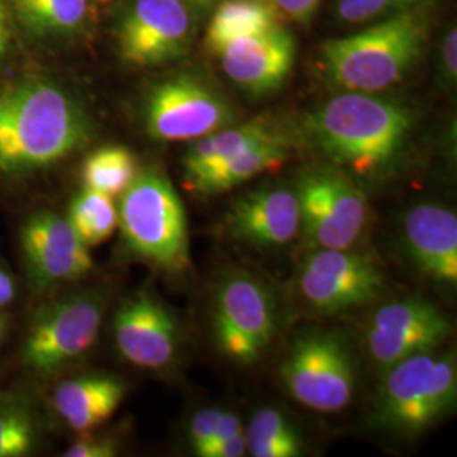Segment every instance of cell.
I'll list each match as a JSON object with an SVG mask.
<instances>
[{
	"label": "cell",
	"instance_id": "1",
	"mask_svg": "<svg viewBox=\"0 0 457 457\" xmlns=\"http://www.w3.org/2000/svg\"><path fill=\"white\" fill-rule=\"evenodd\" d=\"M82 105L46 80L0 87V175L19 179L63 162L88 141Z\"/></svg>",
	"mask_w": 457,
	"mask_h": 457
},
{
	"label": "cell",
	"instance_id": "2",
	"mask_svg": "<svg viewBox=\"0 0 457 457\" xmlns=\"http://www.w3.org/2000/svg\"><path fill=\"white\" fill-rule=\"evenodd\" d=\"M317 145L336 163L362 177L392 163L411 129L409 111L388 98L347 92L326 102L311 119Z\"/></svg>",
	"mask_w": 457,
	"mask_h": 457
},
{
	"label": "cell",
	"instance_id": "3",
	"mask_svg": "<svg viewBox=\"0 0 457 457\" xmlns=\"http://www.w3.org/2000/svg\"><path fill=\"white\" fill-rule=\"evenodd\" d=\"M424 39V19L410 9L353 36L328 39L322 46V63L330 80L344 90L376 94L403 79Z\"/></svg>",
	"mask_w": 457,
	"mask_h": 457
},
{
	"label": "cell",
	"instance_id": "4",
	"mask_svg": "<svg viewBox=\"0 0 457 457\" xmlns=\"http://www.w3.org/2000/svg\"><path fill=\"white\" fill-rule=\"evenodd\" d=\"M117 212V228L137 258L173 273L190 266L187 215L173 185L162 173H137L120 195Z\"/></svg>",
	"mask_w": 457,
	"mask_h": 457
},
{
	"label": "cell",
	"instance_id": "5",
	"mask_svg": "<svg viewBox=\"0 0 457 457\" xmlns=\"http://www.w3.org/2000/svg\"><path fill=\"white\" fill-rule=\"evenodd\" d=\"M456 362L432 353L411 356L386 370L378 398L379 424L405 434L422 432L454 407Z\"/></svg>",
	"mask_w": 457,
	"mask_h": 457
},
{
	"label": "cell",
	"instance_id": "6",
	"mask_svg": "<svg viewBox=\"0 0 457 457\" xmlns=\"http://www.w3.org/2000/svg\"><path fill=\"white\" fill-rule=\"evenodd\" d=\"M279 376L298 403L320 413L345 409L356 388L353 354L343 337L332 332L300 336L283 361Z\"/></svg>",
	"mask_w": 457,
	"mask_h": 457
},
{
	"label": "cell",
	"instance_id": "7",
	"mask_svg": "<svg viewBox=\"0 0 457 457\" xmlns=\"http://www.w3.org/2000/svg\"><path fill=\"white\" fill-rule=\"evenodd\" d=\"M104 303L96 295H70L34 315L21 358L36 375H54L97 341Z\"/></svg>",
	"mask_w": 457,
	"mask_h": 457
},
{
	"label": "cell",
	"instance_id": "8",
	"mask_svg": "<svg viewBox=\"0 0 457 457\" xmlns=\"http://www.w3.org/2000/svg\"><path fill=\"white\" fill-rule=\"evenodd\" d=\"M275 332V303L262 281L249 273L226 278L213 300V337L219 353L239 366H249L262 360Z\"/></svg>",
	"mask_w": 457,
	"mask_h": 457
},
{
	"label": "cell",
	"instance_id": "9",
	"mask_svg": "<svg viewBox=\"0 0 457 457\" xmlns=\"http://www.w3.org/2000/svg\"><path fill=\"white\" fill-rule=\"evenodd\" d=\"M300 230L319 249H347L360 239L368 220V204L356 183L341 171L307 173L295 190Z\"/></svg>",
	"mask_w": 457,
	"mask_h": 457
},
{
	"label": "cell",
	"instance_id": "10",
	"mask_svg": "<svg viewBox=\"0 0 457 457\" xmlns=\"http://www.w3.org/2000/svg\"><path fill=\"white\" fill-rule=\"evenodd\" d=\"M234 114L228 102L194 77H175L156 85L146 98L145 122L156 141H196L228 128Z\"/></svg>",
	"mask_w": 457,
	"mask_h": 457
},
{
	"label": "cell",
	"instance_id": "11",
	"mask_svg": "<svg viewBox=\"0 0 457 457\" xmlns=\"http://www.w3.org/2000/svg\"><path fill=\"white\" fill-rule=\"evenodd\" d=\"M298 288L305 302L324 313L358 309L385 290V275L368 254L347 249H319L300 271Z\"/></svg>",
	"mask_w": 457,
	"mask_h": 457
},
{
	"label": "cell",
	"instance_id": "12",
	"mask_svg": "<svg viewBox=\"0 0 457 457\" xmlns=\"http://www.w3.org/2000/svg\"><path fill=\"white\" fill-rule=\"evenodd\" d=\"M451 332V322L436 305L424 298H405L376 311L366 345L376 364L386 371L411 356L434 353Z\"/></svg>",
	"mask_w": 457,
	"mask_h": 457
},
{
	"label": "cell",
	"instance_id": "13",
	"mask_svg": "<svg viewBox=\"0 0 457 457\" xmlns=\"http://www.w3.org/2000/svg\"><path fill=\"white\" fill-rule=\"evenodd\" d=\"M190 16L181 0H136L119 28V51L126 63L160 65L187 46Z\"/></svg>",
	"mask_w": 457,
	"mask_h": 457
},
{
	"label": "cell",
	"instance_id": "14",
	"mask_svg": "<svg viewBox=\"0 0 457 457\" xmlns=\"http://www.w3.org/2000/svg\"><path fill=\"white\" fill-rule=\"evenodd\" d=\"M21 249L28 277L39 288L80 279L94 268L90 247L56 213L29 217L21 230Z\"/></svg>",
	"mask_w": 457,
	"mask_h": 457
},
{
	"label": "cell",
	"instance_id": "15",
	"mask_svg": "<svg viewBox=\"0 0 457 457\" xmlns=\"http://www.w3.org/2000/svg\"><path fill=\"white\" fill-rule=\"evenodd\" d=\"M115 345L120 356L141 370L168 368L179 349L173 313L149 292H137L115 312Z\"/></svg>",
	"mask_w": 457,
	"mask_h": 457
},
{
	"label": "cell",
	"instance_id": "16",
	"mask_svg": "<svg viewBox=\"0 0 457 457\" xmlns=\"http://www.w3.org/2000/svg\"><path fill=\"white\" fill-rule=\"evenodd\" d=\"M217 56L236 85L251 94H268L287 82L294 68V37L278 26L239 37L220 49Z\"/></svg>",
	"mask_w": 457,
	"mask_h": 457
},
{
	"label": "cell",
	"instance_id": "17",
	"mask_svg": "<svg viewBox=\"0 0 457 457\" xmlns=\"http://www.w3.org/2000/svg\"><path fill=\"white\" fill-rule=\"evenodd\" d=\"M228 234L254 247H281L300 232V205L295 190L260 188L239 196L226 217Z\"/></svg>",
	"mask_w": 457,
	"mask_h": 457
},
{
	"label": "cell",
	"instance_id": "18",
	"mask_svg": "<svg viewBox=\"0 0 457 457\" xmlns=\"http://www.w3.org/2000/svg\"><path fill=\"white\" fill-rule=\"evenodd\" d=\"M403 237L411 260L424 275L456 285V213L437 204H420L405 215Z\"/></svg>",
	"mask_w": 457,
	"mask_h": 457
},
{
	"label": "cell",
	"instance_id": "19",
	"mask_svg": "<svg viewBox=\"0 0 457 457\" xmlns=\"http://www.w3.org/2000/svg\"><path fill=\"white\" fill-rule=\"evenodd\" d=\"M126 392V383L115 376H80L56 386L53 405L71 430L87 434L112 419Z\"/></svg>",
	"mask_w": 457,
	"mask_h": 457
},
{
	"label": "cell",
	"instance_id": "20",
	"mask_svg": "<svg viewBox=\"0 0 457 457\" xmlns=\"http://www.w3.org/2000/svg\"><path fill=\"white\" fill-rule=\"evenodd\" d=\"M288 156V151L279 136L264 139L262 143L236 154L226 163L213 168L212 171L187 183L192 192L200 195L211 196L226 194L232 188L241 187L264 171L277 168Z\"/></svg>",
	"mask_w": 457,
	"mask_h": 457
},
{
	"label": "cell",
	"instance_id": "21",
	"mask_svg": "<svg viewBox=\"0 0 457 457\" xmlns=\"http://www.w3.org/2000/svg\"><path fill=\"white\" fill-rule=\"evenodd\" d=\"M277 136L264 120H253L236 128H224L196 139L183 158L187 183L212 171L264 139Z\"/></svg>",
	"mask_w": 457,
	"mask_h": 457
},
{
	"label": "cell",
	"instance_id": "22",
	"mask_svg": "<svg viewBox=\"0 0 457 457\" xmlns=\"http://www.w3.org/2000/svg\"><path fill=\"white\" fill-rule=\"evenodd\" d=\"M278 14L262 0H224L213 12L205 43L217 54L228 43L275 29Z\"/></svg>",
	"mask_w": 457,
	"mask_h": 457
},
{
	"label": "cell",
	"instance_id": "23",
	"mask_svg": "<svg viewBox=\"0 0 457 457\" xmlns=\"http://www.w3.org/2000/svg\"><path fill=\"white\" fill-rule=\"evenodd\" d=\"M66 220L87 247L102 245L119 226L114 196L83 187L82 192L71 200Z\"/></svg>",
	"mask_w": 457,
	"mask_h": 457
},
{
	"label": "cell",
	"instance_id": "24",
	"mask_svg": "<svg viewBox=\"0 0 457 457\" xmlns=\"http://www.w3.org/2000/svg\"><path fill=\"white\" fill-rule=\"evenodd\" d=\"M249 454L254 457H296L302 439L294 424L277 409H260L245 430Z\"/></svg>",
	"mask_w": 457,
	"mask_h": 457
},
{
	"label": "cell",
	"instance_id": "25",
	"mask_svg": "<svg viewBox=\"0 0 457 457\" xmlns=\"http://www.w3.org/2000/svg\"><path fill=\"white\" fill-rule=\"evenodd\" d=\"M137 173V162L128 147L104 146L85 160L83 187L115 198L131 187Z\"/></svg>",
	"mask_w": 457,
	"mask_h": 457
},
{
	"label": "cell",
	"instance_id": "26",
	"mask_svg": "<svg viewBox=\"0 0 457 457\" xmlns=\"http://www.w3.org/2000/svg\"><path fill=\"white\" fill-rule=\"evenodd\" d=\"M21 21L37 34L75 31L87 16V0H16Z\"/></svg>",
	"mask_w": 457,
	"mask_h": 457
},
{
	"label": "cell",
	"instance_id": "27",
	"mask_svg": "<svg viewBox=\"0 0 457 457\" xmlns=\"http://www.w3.org/2000/svg\"><path fill=\"white\" fill-rule=\"evenodd\" d=\"M36 444L33 413L22 402L0 403V457L31 454Z\"/></svg>",
	"mask_w": 457,
	"mask_h": 457
},
{
	"label": "cell",
	"instance_id": "28",
	"mask_svg": "<svg viewBox=\"0 0 457 457\" xmlns=\"http://www.w3.org/2000/svg\"><path fill=\"white\" fill-rule=\"evenodd\" d=\"M420 0H339L337 16L347 24H362L410 11Z\"/></svg>",
	"mask_w": 457,
	"mask_h": 457
},
{
	"label": "cell",
	"instance_id": "29",
	"mask_svg": "<svg viewBox=\"0 0 457 457\" xmlns=\"http://www.w3.org/2000/svg\"><path fill=\"white\" fill-rule=\"evenodd\" d=\"M219 417H220V410L212 409V407L200 410L192 417L188 424V441L196 456H200L212 441Z\"/></svg>",
	"mask_w": 457,
	"mask_h": 457
},
{
	"label": "cell",
	"instance_id": "30",
	"mask_svg": "<svg viewBox=\"0 0 457 457\" xmlns=\"http://www.w3.org/2000/svg\"><path fill=\"white\" fill-rule=\"evenodd\" d=\"M117 454V444L104 437H85L71 444L65 451L66 457H112Z\"/></svg>",
	"mask_w": 457,
	"mask_h": 457
},
{
	"label": "cell",
	"instance_id": "31",
	"mask_svg": "<svg viewBox=\"0 0 457 457\" xmlns=\"http://www.w3.org/2000/svg\"><path fill=\"white\" fill-rule=\"evenodd\" d=\"M268 7H271L277 14H283V16L290 17L298 22L309 21L320 0H262Z\"/></svg>",
	"mask_w": 457,
	"mask_h": 457
},
{
	"label": "cell",
	"instance_id": "32",
	"mask_svg": "<svg viewBox=\"0 0 457 457\" xmlns=\"http://www.w3.org/2000/svg\"><path fill=\"white\" fill-rule=\"evenodd\" d=\"M241 432H245V428H243V424H241L239 417H237L236 413H232V411L220 410V417H219V422H217V428H215L213 439L211 441V444L205 447V451L200 454V457L205 456V453H207L212 445H215V444L226 441L228 437L237 436V434H241Z\"/></svg>",
	"mask_w": 457,
	"mask_h": 457
},
{
	"label": "cell",
	"instance_id": "33",
	"mask_svg": "<svg viewBox=\"0 0 457 457\" xmlns=\"http://www.w3.org/2000/svg\"><path fill=\"white\" fill-rule=\"evenodd\" d=\"M457 31L453 28L444 37L442 45V63L447 82H454L457 75Z\"/></svg>",
	"mask_w": 457,
	"mask_h": 457
},
{
	"label": "cell",
	"instance_id": "34",
	"mask_svg": "<svg viewBox=\"0 0 457 457\" xmlns=\"http://www.w3.org/2000/svg\"><path fill=\"white\" fill-rule=\"evenodd\" d=\"M247 453L245 434L241 432L237 436H232L226 441L219 442L212 445L204 457H241Z\"/></svg>",
	"mask_w": 457,
	"mask_h": 457
},
{
	"label": "cell",
	"instance_id": "35",
	"mask_svg": "<svg viewBox=\"0 0 457 457\" xmlns=\"http://www.w3.org/2000/svg\"><path fill=\"white\" fill-rule=\"evenodd\" d=\"M16 296V287L12 278L9 277L4 270H0V307H5Z\"/></svg>",
	"mask_w": 457,
	"mask_h": 457
},
{
	"label": "cell",
	"instance_id": "36",
	"mask_svg": "<svg viewBox=\"0 0 457 457\" xmlns=\"http://www.w3.org/2000/svg\"><path fill=\"white\" fill-rule=\"evenodd\" d=\"M9 43V26H7V14L4 4L0 2V54L7 48Z\"/></svg>",
	"mask_w": 457,
	"mask_h": 457
},
{
	"label": "cell",
	"instance_id": "37",
	"mask_svg": "<svg viewBox=\"0 0 457 457\" xmlns=\"http://www.w3.org/2000/svg\"><path fill=\"white\" fill-rule=\"evenodd\" d=\"M2 330H4V324H2V319H0V336H2Z\"/></svg>",
	"mask_w": 457,
	"mask_h": 457
},
{
	"label": "cell",
	"instance_id": "38",
	"mask_svg": "<svg viewBox=\"0 0 457 457\" xmlns=\"http://www.w3.org/2000/svg\"><path fill=\"white\" fill-rule=\"evenodd\" d=\"M198 4H205V2H209V0H195Z\"/></svg>",
	"mask_w": 457,
	"mask_h": 457
}]
</instances>
